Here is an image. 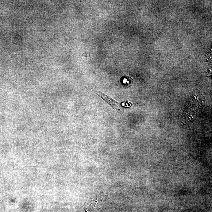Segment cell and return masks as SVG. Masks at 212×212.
Returning a JSON list of instances; mask_svg holds the SVG:
<instances>
[{
	"label": "cell",
	"mask_w": 212,
	"mask_h": 212,
	"mask_svg": "<svg viewBox=\"0 0 212 212\" xmlns=\"http://www.w3.org/2000/svg\"><path fill=\"white\" fill-rule=\"evenodd\" d=\"M133 80L129 77L125 76L122 79V83L123 85L125 86H129V85H130L133 83Z\"/></svg>",
	"instance_id": "cell-2"
},
{
	"label": "cell",
	"mask_w": 212,
	"mask_h": 212,
	"mask_svg": "<svg viewBox=\"0 0 212 212\" xmlns=\"http://www.w3.org/2000/svg\"><path fill=\"white\" fill-rule=\"evenodd\" d=\"M97 94L101 98H102L105 102H107L113 109L117 110L118 112L120 111V107H119V104L116 101L114 100L112 98L109 97L107 95H105V94L102 93L100 91H98V92H97Z\"/></svg>",
	"instance_id": "cell-1"
}]
</instances>
